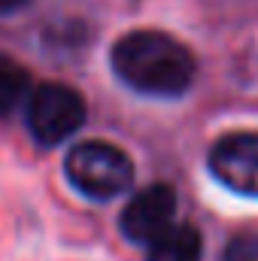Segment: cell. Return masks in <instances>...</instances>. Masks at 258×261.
I'll list each match as a JSON object with an SVG mask.
<instances>
[{
    "label": "cell",
    "mask_w": 258,
    "mask_h": 261,
    "mask_svg": "<svg viewBox=\"0 0 258 261\" xmlns=\"http://www.w3.org/2000/svg\"><path fill=\"white\" fill-rule=\"evenodd\" d=\"M116 76L140 94L179 97L194 82V55L164 31H131L113 46Z\"/></svg>",
    "instance_id": "1"
},
{
    "label": "cell",
    "mask_w": 258,
    "mask_h": 261,
    "mask_svg": "<svg viewBox=\"0 0 258 261\" xmlns=\"http://www.w3.org/2000/svg\"><path fill=\"white\" fill-rule=\"evenodd\" d=\"M64 173L70 186L91 200H113L125 195L134 182L131 158L119 146L104 140L76 143L64 158Z\"/></svg>",
    "instance_id": "2"
},
{
    "label": "cell",
    "mask_w": 258,
    "mask_h": 261,
    "mask_svg": "<svg viewBox=\"0 0 258 261\" xmlns=\"http://www.w3.org/2000/svg\"><path fill=\"white\" fill-rule=\"evenodd\" d=\"M88 107L85 97L64 82H43L31 91L28 97V110H24V122L31 137L40 146H58L70 140L76 130L85 125Z\"/></svg>",
    "instance_id": "3"
},
{
    "label": "cell",
    "mask_w": 258,
    "mask_h": 261,
    "mask_svg": "<svg viewBox=\"0 0 258 261\" xmlns=\"http://www.w3.org/2000/svg\"><path fill=\"white\" fill-rule=\"evenodd\" d=\"M210 173L231 192L258 197V130H234L213 143Z\"/></svg>",
    "instance_id": "4"
},
{
    "label": "cell",
    "mask_w": 258,
    "mask_h": 261,
    "mask_svg": "<svg viewBox=\"0 0 258 261\" xmlns=\"http://www.w3.org/2000/svg\"><path fill=\"white\" fill-rule=\"evenodd\" d=\"M176 192L167 182H155L143 192L131 197L119 216V228L131 243H143L149 246L158 234H164L173 222H176Z\"/></svg>",
    "instance_id": "5"
},
{
    "label": "cell",
    "mask_w": 258,
    "mask_h": 261,
    "mask_svg": "<svg viewBox=\"0 0 258 261\" xmlns=\"http://www.w3.org/2000/svg\"><path fill=\"white\" fill-rule=\"evenodd\" d=\"M203 255V240L194 225L173 222L164 234H158L149 243L146 261H200Z\"/></svg>",
    "instance_id": "6"
},
{
    "label": "cell",
    "mask_w": 258,
    "mask_h": 261,
    "mask_svg": "<svg viewBox=\"0 0 258 261\" xmlns=\"http://www.w3.org/2000/svg\"><path fill=\"white\" fill-rule=\"evenodd\" d=\"M28 70L0 52V119L9 116L28 94Z\"/></svg>",
    "instance_id": "7"
},
{
    "label": "cell",
    "mask_w": 258,
    "mask_h": 261,
    "mask_svg": "<svg viewBox=\"0 0 258 261\" xmlns=\"http://www.w3.org/2000/svg\"><path fill=\"white\" fill-rule=\"evenodd\" d=\"M225 261H258V234H237L225 249Z\"/></svg>",
    "instance_id": "8"
},
{
    "label": "cell",
    "mask_w": 258,
    "mask_h": 261,
    "mask_svg": "<svg viewBox=\"0 0 258 261\" xmlns=\"http://www.w3.org/2000/svg\"><path fill=\"white\" fill-rule=\"evenodd\" d=\"M31 0H0V15H9V12H18L21 6H28Z\"/></svg>",
    "instance_id": "9"
}]
</instances>
